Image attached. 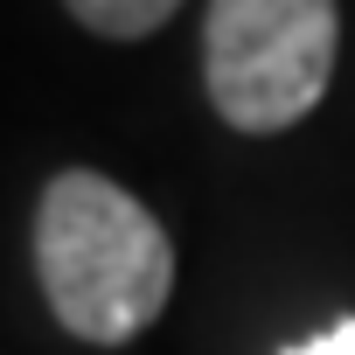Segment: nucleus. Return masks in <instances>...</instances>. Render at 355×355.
<instances>
[{"label":"nucleus","instance_id":"1","mask_svg":"<svg viewBox=\"0 0 355 355\" xmlns=\"http://www.w3.org/2000/svg\"><path fill=\"white\" fill-rule=\"evenodd\" d=\"M35 279L63 334L119 348L160 320L174 293V244L132 189L98 167H70L35 209Z\"/></svg>","mask_w":355,"mask_h":355},{"label":"nucleus","instance_id":"2","mask_svg":"<svg viewBox=\"0 0 355 355\" xmlns=\"http://www.w3.org/2000/svg\"><path fill=\"white\" fill-rule=\"evenodd\" d=\"M341 56V8L334 0H209L202 21V84L223 125L237 132H286L300 125Z\"/></svg>","mask_w":355,"mask_h":355},{"label":"nucleus","instance_id":"4","mask_svg":"<svg viewBox=\"0 0 355 355\" xmlns=\"http://www.w3.org/2000/svg\"><path fill=\"white\" fill-rule=\"evenodd\" d=\"M286 355H355V320H334L327 334H313V341H293Z\"/></svg>","mask_w":355,"mask_h":355},{"label":"nucleus","instance_id":"3","mask_svg":"<svg viewBox=\"0 0 355 355\" xmlns=\"http://www.w3.org/2000/svg\"><path fill=\"white\" fill-rule=\"evenodd\" d=\"M63 8L91 28V35H112V42H139V35H153L182 0H63Z\"/></svg>","mask_w":355,"mask_h":355}]
</instances>
